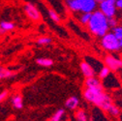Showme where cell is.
Listing matches in <instances>:
<instances>
[{
  "label": "cell",
  "instance_id": "cell-1",
  "mask_svg": "<svg viewBox=\"0 0 122 121\" xmlns=\"http://www.w3.org/2000/svg\"><path fill=\"white\" fill-rule=\"evenodd\" d=\"M83 98L86 102L94 105L95 107L107 111L113 104L111 96L107 94L104 87H85L83 90Z\"/></svg>",
  "mask_w": 122,
  "mask_h": 121
},
{
  "label": "cell",
  "instance_id": "cell-2",
  "mask_svg": "<svg viewBox=\"0 0 122 121\" xmlns=\"http://www.w3.org/2000/svg\"><path fill=\"white\" fill-rule=\"evenodd\" d=\"M86 26L91 34L99 38L103 37L111 29L109 25V19L99 10H96L91 14L90 20Z\"/></svg>",
  "mask_w": 122,
  "mask_h": 121
},
{
  "label": "cell",
  "instance_id": "cell-3",
  "mask_svg": "<svg viewBox=\"0 0 122 121\" xmlns=\"http://www.w3.org/2000/svg\"><path fill=\"white\" fill-rule=\"evenodd\" d=\"M100 44L103 50L111 53L118 52L121 50L120 45H119V40L114 36L112 32H108L103 37H101Z\"/></svg>",
  "mask_w": 122,
  "mask_h": 121
},
{
  "label": "cell",
  "instance_id": "cell-4",
  "mask_svg": "<svg viewBox=\"0 0 122 121\" xmlns=\"http://www.w3.org/2000/svg\"><path fill=\"white\" fill-rule=\"evenodd\" d=\"M116 1L117 0H103L98 3L99 11H101L108 19L114 18L117 13Z\"/></svg>",
  "mask_w": 122,
  "mask_h": 121
},
{
  "label": "cell",
  "instance_id": "cell-5",
  "mask_svg": "<svg viewBox=\"0 0 122 121\" xmlns=\"http://www.w3.org/2000/svg\"><path fill=\"white\" fill-rule=\"evenodd\" d=\"M104 65L108 67L111 72L117 73L119 70L122 69V58L119 56H116L115 54H107L104 57Z\"/></svg>",
  "mask_w": 122,
  "mask_h": 121
},
{
  "label": "cell",
  "instance_id": "cell-6",
  "mask_svg": "<svg viewBox=\"0 0 122 121\" xmlns=\"http://www.w3.org/2000/svg\"><path fill=\"white\" fill-rule=\"evenodd\" d=\"M104 89H118L121 86V81L118 78V76L115 73L111 72V74L107 78L101 81Z\"/></svg>",
  "mask_w": 122,
  "mask_h": 121
},
{
  "label": "cell",
  "instance_id": "cell-7",
  "mask_svg": "<svg viewBox=\"0 0 122 121\" xmlns=\"http://www.w3.org/2000/svg\"><path fill=\"white\" fill-rule=\"evenodd\" d=\"M23 9H24V13L28 19H30L31 20H34V21H38L41 20V13L34 4L27 3L24 5Z\"/></svg>",
  "mask_w": 122,
  "mask_h": 121
},
{
  "label": "cell",
  "instance_id": "cell-8",
  "mask_svg": "<svg viewBox=\"0 0 122 121\" xmlns=\"http://www.w3.org/2000/svg\"><path fill=\"white\" fill-rule=\"evenodd\" d=\"M81 3V13L92 14L98 8V2L96 0H80Z\"/></svg>",
  "mask_w": 122,
  "mask_h": 121
},
{
  "label": "cell",
  "instance_id": "cell-9",
  "mask_svg": "<svg viewBox=\"0 0 122 121\" xmlns=\"http://www.w3.org/2000/svg\"><path fill=\"white\" fill-rule=\"evenodd\" d=\"M80 68H81V74L83 75V77L85 79H88V78H92V77H96V72L95 70L91 67L86 61H82L80 65Z\"/></svg>",
  "mask_w": 122,
  "mask_h": 121
},
{
  "label": "cell",
  "instance_id": "cell-10",
  "mask_svg": "<svg viewBox=\"0 0 122 121\" xmlns=\"http://www.w3.org/2000/svg\"><path fill=\"white\" fill-rule=\"evenodd\" d=\"M84 61H86L91 67L95 70L96 74H98V72L104 66V63L102 61H100L99 59H97L95 57H92V56H85L84 57Z\"/></svg>",
  "mask_w": 122,
  "mask_h": 121
},
{
  "label": "cell",
  "instance_id": "cell-11",
  "mask_svg": "<svg viewBox=\"0 0 122 121\" xmlns=\"http://www.w3.org/2000/svg\"><path fill=\"white\" fill-rule=\"evenodd\" d=\"M80 99L77 96H71L65 102V107L70 111H76L79 109Z\"/></svg>",
  "mask_w": 122,
  "mask_h": 121
},
{
  "label": "cell",
  "instance_id": "cell-12",
  "mask_svg": "<svg viewBox=\"0 0 122 121\" xmlns=\"http://www.w3.org/2000/svg\"><path fill=\"white\" fill-rule=\"evenodd\" d=\"M16 25L13 21H9V20H2L0 21V35L5 34L9 31L15 29Z\"/></svg>",
  "mask_w": 122,
  "mask_h": 121
},
{
  "label": "cell",
  "instance_id": "cell-13",
  "mask_svg": "<svg viewBox=\"0 0 122 121\" xmlns=\"http://www.w3.org/2000/svg\"><path fill=\"white\" fill-rule=\"evenodd\" d=\"M66 7L73 13H81L80 0H65Z\"/></svg>",
  "mask_w": 122,
  "mask_h": 121
},
{
  "label": "cell",
  "instance_id": "cell-14",
  "mask_svg": "<svg viewBox=\"0 0 122 121\" xmlns=\"http://www.w3.org/2000/svg\"><path fill=\"white\" fill-rule=\"evenodd\" d=\"M102 81L99 78L92 77L85 79L84 81V87H102Z\"/></svg>",
  "mask_w": 122,
  "mask_h": 121
},
{
  "label": "cell",
  "instance_id": "cell-15",
  "mask_svg": "<svg viewBox=\"0 0 122 121\" xmlns=\"http://www.w3.org/2000/svg\"><path fill=\"white\" fill-rule=\"evenodd\" d=\"M15 75H16V73L13 72L12 70L0 66V81L6 80V79H11V78L14 77Z\"/></svg>",
  "mask_w": 122,
  "mask_h": 121
},
{
  "label": "cell",
  "instance_id": "cell-16",
  "mask_svg": "<svg viewBox=\"0 0 122 121\" xmlns=\"http://www.w3.org/2000/svg\"><path fill=\"white\" fill-rule=\"evenodd\" d=\"M12 105L15 109L17 110H21L23 107V101H22V97L20 94H16L14 95L12 98Z\"/></svg>",
  "mask_w": 122,
  "mask_h": 121
},
{
  "label": "cell",
  "instance_id": "cell-17",
  "mask_svg": "<svg viewBox=\"0 0 122 121\" xmlns=\"http://www.w3.org/2000/svg\"><path fill=\"white\" fill-rule=\"evenodd\" d=\"M75 118L77 121H89V116L83 109H80L75 112Z\"/></svg>",
  "mask_w": 122,
  "mask_h": 121
},
{
  "label": "cell",
  "instance_id": "cell-18",
  "mask_svg": "<svg viewBox=\"0 0 122 121\" xmlns=\"http://www.w3.org/2000/svg\"><path fill=\"white\" fill-rule=\"evenodd\" d=\"M36 63L39 66L47 68V67H51L53 64V60L51 58H47V57H41V58H38L36 60Z\"/></svg>",
  "mask_w": 122,
  "mask_h": 121
},
{
  "label": "cell",
  "instance_id": "cell-19",
  "mask_svg": "<svg viewBox=\"0 0 122 121\" xmlns=\"http://www.w3.org/2000/svg\"><path fill=\"white\" fill-rule=\"evenodd\" d=\"M48 15H49L50 19L52 21H54L56 23H59L60 22V16H59V14L57 13V11H55L54 9L49 8L48 9Z\"/></svg>",
  "mask_w": 122,
  "mask_h": 121
},
{
  "label": "cell",
  "instance_id": "cell-20",
  "mask_svg": "<svg viewBox=\"0 0 122 121\" xmlns=\"http://www.w3.org/2000/svg\"><path fill=\"white\" fill-rule=\"evenodd\" d=\"M106 112H108L111 116H113V117H118L120 115V109L117 107L116 105L112 104L111 107L108 109V111H107Z\"/></svg>",
  "mask_w": 122,
  "mask_h": 121
},
{
  "label": "cell",
  "instance_id": "cell-21",
  "mask_svg": "<svg viewBox=\"0 0 122 121\" xmlns=\"http://www.w3.org/2000/svg\"><path fill=\"white\" fill-rule=\"evenodd\" d=\"M64 114H65L64 109H59L58 111H56L53 113V115L51 116L50 121H61V119H62V117L64 116Z\"/></svg>",
  "mask_w": 122,
  "mask_h": 121
},
{
  "label": "cell",
  "instance_id": "cell-22",
  "mask_svg": "<svg viewBox=\"0 0 122 121\" xmlns=\"http://www.w3.org/2000/svg\"><path fill=\"white\" fill-rule=\"evenodd\" d=\"M111 74V70L108 68V67H106L105 65L101 68V70L98 72V78L102 81V80H104L105 78H107L108 76Z\"/></svg>",
  "mask_w": 122,
  "mask_h": 121
},
{
  "label": "cell",
  "instance_id": "cell-23",
  "mask_svg": "<svg viewBox=\"0 0 122 121\" xmlns=\"http://www.w3.org/2000/svg\"><path fill=\"white\" fill-rule=\"evenodd\" d=\"M90 18H91V14H89V13H81L80 18H79V20L82 25H87L89 20H90Z\"/></svg>",
  "mask_w": 122,
  "mask_h": 121
},
{
  "label": "cell",
  "instance_id": "cell-24",
  "mask_svg": "<svg viewBox=\"0 0 122 121\" xmlns=\"http://www.w3.org/2000/svg\"><path fill=\"white\" fill-rule=\"evenodd\" d=\"M51 42H52V39L51 37H48V36L40 37L37 40V44L40 45V46H46V45H50V44H51Z\"/></svg>",
  "mask_w": 122,
  "mask_h": 121
},
{
  "label": "cell",
  "instance_id": "cell-25",
  "mask_svg": "<svg viewBox=\"0 0 122 121\" xmlns=\"http://www.w3.org/2000/svg\"><path fill=\"white\" fill-rule=\"evenodd\" d=\"M112 32L114 34V36L118 40H121L122 39V25H116L115 27L112 28Z\"/></svg>",
  "mask_w": 122,
  "mask_h": 121
},
{
  "label": "cell",
  "instance_id": "cell-26",
  "mask_svg": "<svg viewBox=\"0 0 122 121\" xmlns=\"http://www.w3.org/2000/svg\"><path fill=\"white\" fill-rule=\"evenodd\" d=\"M109 25H110V28H112V29L113 27H115L116 25H118V21H117V20H116L115 17L109 19Z\"/></svg>",
  "mask_w": 122,
  "mask_h": 121
},
{
  "label": "cell",
  "instance_id": "cell-27",
  "mask_svg": "<svg viewBox=\"0 0 122 121\" xmlns=\"http://www.w3.org/2000/svg\"><path fill=\"white\" fill-rule=\"evenodd\" d=\"M7 96H8V91H3L0 93V103L3 102L7 98Z\"/></svg>",
  "mask_w": 122,
  "mask_h": 121
},
{
  "label": "cell",
  "instance_id": "cell-28",
  "mask_svg": "<svg viewBox=\"0 0 122 121\" xmlns=\"http://www.w3.org/2000/svg\"><path fill=\"white\" fill-rule=\"evenodd\" d=\"M116 8L117 10L122 11V0H117L116 1Z\"/></svg>",
  "mask_w": 122,
  "mask_h": 121
},
{
  "label": "cell",
  "instance_id": "cell-29",
  "mask_svg": "<svg viewBox=\"0 0 122 121\" xmlns=\"http://www.w3.org/2000/svg\"><path fill=\"white\" fill-rule=\"evenodd\" d=\"M117 76H118V78H119V80L121 81V84H122V69L117 72Z\"/></svg>",
  "mask_w": 122,
  "mask_h": 121
},
{
  "label": "cell",
  "instance_id": "cell-30",
  "mask_svg": "<svg viewBox=\"0 0 122 121\" xmlns=\"http://www.w3.org/2000/svg\"><path fill=\"white\" fill-rule=\"evenodd\" d=\"M119 45H120V49L122 50V39H121V40H119Z\"/></svg>",
  "mask_w": 122,
  "mask_h": 121
},
{
  "label": "cell",
  "instance_id": "cell-31",
  "mask_svg": "<svg viewBox=\"0 0 122 121\" xmlns=\"http://www.w3.org/2000/svg\"><path fill=\"white\" fill-rule=\"evenodd\" d=\"M97 1H98V3H99V2H101V1H103V0H97Z\"/></svg>",
  "mask_w": 122,
  "mask_h": 121
},
{
  "label": "cell",
  "instance_id": "cell-32",
  "mask_svg": "<svg viewBox=\"0 0 122 121\" xmlns=\"http://www.w3.org/2000/svg\"><path fill=\"white\" fill-rule=\"evenodd\" d=\"M96 1H97V0H96ZM97 2H98V1H97Z\"/></svg>",
  "mask_w": 122,
  "mask_h": 121
}]
</instances>
